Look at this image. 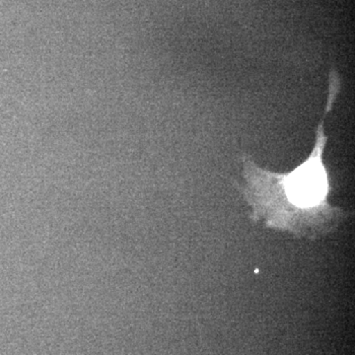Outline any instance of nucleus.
Segmentation results:
<instances>
[{"instance_id":"f257e3e1","label":"nucleus","mask_w":355,"mask_h":355,"mask_svg":"<svg viewBox=\"0 0 355 355\" xmlns=\"http://www.w3.org/2000/svg\"><path fill=\"white\" fill-rule=\"evenodd\" d=\"M340 89V74L331 70L328 100L323 119L318 125L314 147L295 169L286 173L268 171L257 165L250 156L243 155L245 184L240 191L252 207V220H263L268 228L316 239L335 230L347 216L329 202L333 187L330 172L324 163L328 144L324 120L333 110Z\"/></svg>"}]
</instances>
